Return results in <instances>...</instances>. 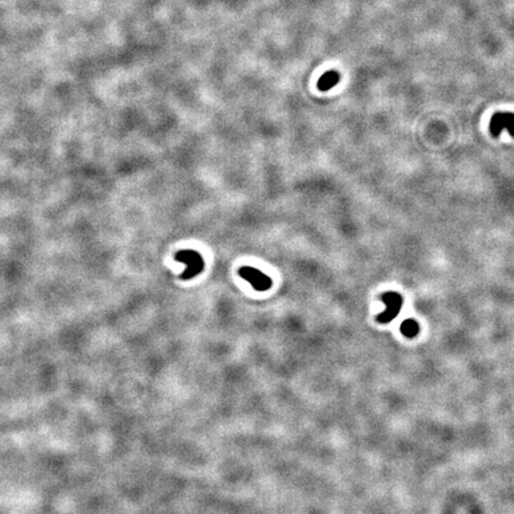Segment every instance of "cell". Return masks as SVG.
<instances>
[{"label": "cell", "mask_w": 514, "mask_h": 514, "mask_svg": "<svg viewBox=\"0 0 514 514\" xmlns=\"http://www.w3.org/2000/svg\"><path fill=\"white\" fill-rule=\"evenodd\" d=\"M503 129H507L511 136L514 137V113L497 112L490 119V131L494 136H499Z\"/></svg>", "instance_id": "cell-4"}, {"label": "cell", "mask_w": 514, "mask_h": 514, "mask_svg": "<svg viewBox=\"0 0 514 514\" xmlns=\"http://www.w3.org/2000/svg\"><path fill=\"white\" fill-rule=\"evenodd\" d=\"M382 300L386 304V310L378 315V321L387 324L398 317L402 307V297L395 292H388L382 295Z\"/></svg>", "instance_id": "cell-3"}, {"label": "cell", "mask_w": 514, "mask_h": 514, "mask_svg": "<svg viewBox=\"0 0 514 514\" xmlns=\"http://www.w3.org/2000/svg\"><path fill=\"white\" fill-rule=\"evenodd\" d=\"M339 79H341V76H339L338 72H336V70H329V72L324 73L323 75L320 76V79L318 80L317 86L318 88L323 92L330 91L331 88H333V87L338 83Z\"/></svg>", "instance_id": "cell-5"}, {"label": "cell", "mask_w": 514, "mask_h": 514, "mask_svg": "<svg viewBox=\"0 0 514 514\" xmlns=\"http://www.w3.org/2000/svg\"><path fill=\"white\" fill-rule=\"evenodd\" d=\"M400 331H401L404 336L408 337V338H413L419 333V325L413 319H406V320L402 321L401 326H400Z\"/></svg>", "instance_id": "cell-6"}, {"label": "cell", "mask_w": 514, "mask_h": 514, "mask_svg": "<svg viewBox=\"0 0 514 514\" xmlns=\"http://www.w3.org/2000/svg\"><path fill=\"white\" fill-rule=\"evenodd\" d=\"M239 276L244 280H247L250 284L252 286V288L256 289L257 292H265L270 288L273 281L267 274L262 273L261 270L256 269L254 267H249V265H243L241 269L238 270Z\"/></svg>", "instance_id": "cell-2"}, {"label": "cell", "mask_w": 514, "mask_h": 514, "mask_svg": "<svg viewBox=\"0 0 514 514\" xmlns=\"http://www.w3.org/2000/svg\"><path fill=\"white\" fill-rule=\"evenodd\" d=\"M175 261L184 263L187 265L186 270L180 276L182 280H191V279L196 278L198 274L204 270L205 267L204 258L199 252L194 251V250H180L179 252H176Z\"/></svg>", "instance_id": "cell-1"}]
</instances>
